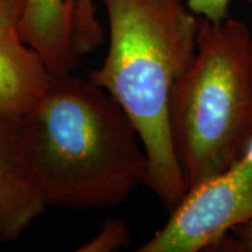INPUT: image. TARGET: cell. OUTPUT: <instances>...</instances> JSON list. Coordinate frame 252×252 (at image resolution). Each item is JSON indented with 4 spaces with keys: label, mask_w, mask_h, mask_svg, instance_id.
Instances as JSON below:
<instances>
[{
    "label": "cell",
    "mask_w": 252,
    "mask_h": 252,
    "mask_svg": "<svg viewBox=\"0 0 252 252\" xmlns=\"http://www.w3.org/2000/svg\"><path fill=\"white\" fill-rule=\"evenodd\" d=\"M18 122L0 119V244L18 240L46 209L28 174Z\"/></svg>",
    "instance_id": "obj_5"
},
{
    "label": "cell",
    "mask_w": 252,
    "mask_h": 252,
    "mask_svg": "<svg viewBox=\"0 0 252 252\" xmlns=\"http://www.w3.org/2000/svg\"><path fill=\"white\" fill-rule=\"evenodd\" d=\"M130 243V234L124 221L111 219L105 221L101 231L91 241L84 244L79 251L81 252H108L124 248Z\"/></svg>",
    "instance_id": "obj_9"
},
{
    "label": "cell",
    "mask_w": 252,
    "mask_h": 252,
    "mask_svg": "<svg viewBox=\"0 0 252 252\" xmlns=\"http://www.w3.org/2000/svg\"><path fill=\"white\" fill-rule=\"evenodd\" d=\"M54 79L34 48L18 35L0 36V119L21 121L44 98Z\"/></svg>",
    "instance_id": "obj_6"
},
{
    "label": "cell",
    "mask_w": 252,
    "mask_h": 252,
    "mask_svg": "<svg viewBox=\"0 0 252 252\" xmlns=\"http://www.w3.org/2000/svg\"><path fill=\"white\" fill-rule=\"evenodd\" d=\"M167 223L139 252H196L252 221V140L243 157L216 177L188 189Z\"/></svg>",
    "instance_id": "obj_4"
},
{
    "label": "cell",
    "mask_w": 252,
    "mask_h": 252,
    "mask_svg": "<svg viewBox=\"0 0 252 252\" xmlns=\"http://www.w3.org/2000/svg\"><path fill=\"white\" fill-rule=\"evenodd\" d=\"M233 0H187L190 10L199 17L219 21L228 17V7Z\"/></svg>",
    "instance_id": "obj_11"
},
{
    "label": "cell",
    "mask_w": 252,
    "mask_h": 252,
    "mask_svg": "<svg viewBox=\"0 0 252 252\" xmlns=\"http://www.w3.org/2000/svg\"><path fill=\"white\" fill-rule=\"evenodd\" d=\"M108 49L89 79L132 121L147 157L146 182L171 212L187 193L171 132L174 87L196 52L199 17L184 0H102Z\"/></svg>",
    "instance_id": "obj_2"
},
{
    "label": "cell",
    "mask_w": 252,
    "mask_h": 252,
    "mask_svg": "<svg viewBox=\"0 0 252 252\" xmlns=\"http://www.w3.org/2000/svg\"><path fill=\"white\" fill-rule=\"evenodd\" d=\"M170 119L187 189L245 154L252 140V35L244 23L200 17L196 52L174 87Z\"/></svg>",
    "instance_id": "obj_3"
},
{
    "label": "cell",
    "mask_w": 252,
    "mask_h": 252,
    "mask_svg": "<svg viewBox=\"0 0 252 252\" xmlns=\"http://www.w3.org/2000/svg\"><path fill=\"white\" fill-rule=\"evenodd\" d=\"M72 16V38L79 56L104 44V28L97 18L94 0H66Z\"/></svg>",
    "instance_id": "obj_8"
},
{
    "label": "cell",
    "mask_w": 252,
    "mask_h": 252,
    "mask_svg": "<svg viewBox=\"0 0 252 252\" xmlns=\"http://www.w3.org/2000/svg\"><path fill=\"white\" fill-rule=\"evenodd\" d=\"M251 243H252V228H251Z\"/></svg>",
    "instance_id": "obj_12"
},
{
    "label": "cell",
    "mask_w": 252,
    "mask_h": 252,
    "mask_svg": "<svg viewBox=\"0 0 252 252\" xmlns=\"http://www.w3.org/2000/svg\"><path fill=\"white\" fill-rule=\"evenodd\" d=\"M18 127L28 174L46 206H118L146 182L147 157L136 127L90 79L54 76Z\"/></svg>",
    "instance_id": "obj_1"
},
{
    "label": "cell",
    "mask_w": 252,
    "mask_h": 252,
    "mask_svg": "<svg viewBox=\"0 0 252 252\" xmlns=\"http://www.w3.org/2000/svg\"><path fill=\"white\" fill-rule=\"evenodd\" d=\"M18 36L41 55L54 76L67 74L79 64L66 0H28Z\"/></svg>",
    "instance_id": "obj_7"
},
{
    "label": "cell",
    "mask_w": 252,
    "mask_h": 252,
    "mask_svg": "<svg viewBox=\"0 0 252 252\" xmlns=\"http://www.w3.org/2000/svg\"><path fill=\"white\" fill-rule=\"evenodd\" d=\"M28 0H0V36L18 35Z\"/></svg>",
    "instance_id": "obj_10"
}]
</instances>
